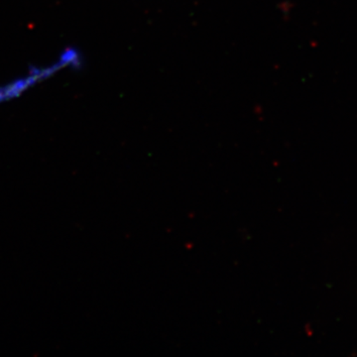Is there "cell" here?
<instances>
[{"mask_svg":"<svg viewBox=\"0 0 357 357\" xmlns=\"http://www.w3.org/2000/svg\"><path fill=\"white\" fill-rule=\"evenodd\" d=\"M76 54L74 51H67L62 56V58L56 63V65L51 66V67L44 68L41 70H33L31 74L28 75L27 77H23V79H17V81L13 82V83L7 84L6 86L0 88V102H4V100H10L14 96H20L26 89L31 86L32 84L37 83L40 79H45V77H50L57 70L62 69L65 66L68 64H73L75 58H76Z\"/></svg>","mask_w":357,"mask_h":357,"instance_id":"1","label":"cell"}]
</instances>
